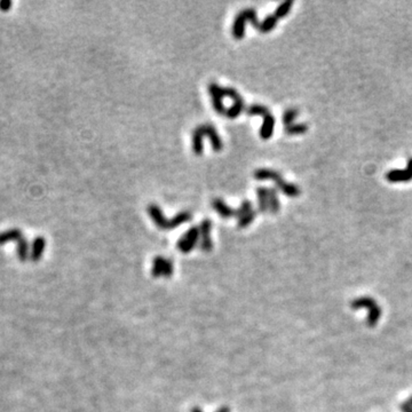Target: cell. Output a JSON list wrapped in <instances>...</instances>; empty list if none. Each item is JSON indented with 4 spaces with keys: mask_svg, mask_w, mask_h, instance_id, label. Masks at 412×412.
Here are the masks:
<instances>
[{
    "mask_svg": "<svg viewBox=\"0 0 412 412\" xmlns=\"http://www.w3.org/2000/svg\"><path fill=\"white\" fill-rule=\"evenodd\" d=\"M204 137H209L212 143V149L216 153H220L223 149V141L217 133L216 128L212 124H202L198 125L191 133V148L196 155H202L204 151L203 141Z\"/></svg>",
    "mask_w": 412,
    "mask_h": 412,
    "instance_id": "obj_1",
    "label": "cell"
},
{
    "mask_svg": "<svg viewBox=\"0 0 412 412\" xmlns=\"http://www.w3.org/2000/svg\"><path fill=\"white\" fill-rule=\"evenodd\" d=\"M147 212L150 216L155 225L161 230H172L181 226L182 223L189 222L191 219V213L188 212V211H182V212L177 213L172 219H167L163 214V211H161L159 205L154 203L148 205Z\"/></svg>",
    "mask_w": 412,
    "mask_h": 412,
    "instance_id": "obj_2",
    "label": "cell"
},
{
    "mask_svg": "<svg viewBox=\"0 0 412 412\" xmlns=\"http://www.w3.org/2000/svg\"><path fill=\"white\" fill-rule=\"evenodd\" d=\"M255 179L256 180H273L283 194L289 197H296L300 195V188L293 183H289L283 179L281 173L270 169H258L255 171Z\"/></svg>",
    "mask_w": 412,
    "mask_h": 412,
    "instance_id": "obj_3",
    "label": "cell"
},
{
    "mask_svg": "<svg viewBox=\"0 0 412 412\" xmlns=\"http://www.w3.org/2000/svg\"><path fill=\"white\" fill-rule=\"evenodd\" d=\"M250 22L251 24L255 26V29H260V24L261 22H259L258 15H256V12L253 8H244L240 11L238 14L235 16V20H234L233 23V36L234 38L237 39V40H240V39L244 38V35H245V23Z\"/></svg>",
    "mask_w": 412,
    "mask_h": 412,
    "instance_id": "obj_4",
    "label": "cell"
},
{
    "mask_svg": "<svg viewBox=\"0 0 412 412\" xmlns=\"http://www.w3.org/2000/svg\"><path fill=\"white\" fill-rule=\"evenodd\" d=\"M199 228L198 227H191L188 229L182 236L180 237L177 243V247L180 252L189 253L193 251L199 243Z\"/></svg>",
    "mask_w": 412,
    "mask_h": 412,
    "instance_id": "obj_5",
    "label": "cell"
},
{
    "mask_svg": "<svg viewBox=\"0 0 412 412\" xmlns=\"http://www.w3.org/2000/svg\"><path fill=\"white\" fill-rule=\"evenodd\" d=\"M209 94L212 98V105L216 113L226 116L227 108L223 104V98H226L223 93V86H220L216 82H211L209 85Z\"/></svg>",
    "mask_w": 412,
    "mask_h": 412,
    "instance_id": "obj_6",
    "label": "cell"
},
{
    "mask_svg": "<svg viewBox=\"0 0 412 412\" xmlns=\"http://www.w3.org/2000/svg\"><path fill=\"white\" fill-rule=\"evenodd\" d=\"M199 249L203 252L209 253L213 250V240L211 237V230H212V221L210 219H204L199 225Z\"/></svg>",
    "mask_w": 412,
    "mask_h": 412,
    "instance_id": "obj_7",
    "label": "cell"
},
{
    "mask_svg": "<svg viewBox=\"0 0 412 412\" xmlns=\"http://www.w3.org/2000/svg\"><path fill=\"white\" fill-rule=\"evenodd\" d=\"M386 179L390 182H401V181L412 180V158L408 161V167L405 170H393L386 174Z\"/></svg>",
    "mask_w": 412,
    "mask_h": 412,
    "instance_id": "obj_8",
    "label": "cell"
},
{
    "mask_svg": "<svg viewBox=\"0 0 412 412\" xmlns=\"http://www.w3.org/2000/svg\"><path fill=\"white\" fill-rule=\"evenodd\" d=\"M212 207L214 209V211H216V212L219 214L220 216L225 217V219L236 216V210L232 209V207H230L228 204H227L225 200L221 199V198L213 199Z\"/></svg>",
    "mask_w": 412,
    "mask_h": 412,
    "instance_id": "obj_9",
    "label": "cell"
},
{
    "mask_svg": "<svg viewBox=\"0 0 412 412\" xmlns=\"http://www.w3.org/2000/svg\"><path fill=\"white\" fill-rule=\"evenodd\" d=\"M275 128V118L270 113L263 116V121L260 128V137L262 140H269L274 133Z\"/></svg>",
    "mask_w": 412,
    "mask_h": 412,
    "instance_id": "obj_10",
    "label": "cell"
},
{
    "mask_svg": "<svg viewBox=\"0 0 412 412\" xmlns=\"http://www.w3.org/2000/svg\"><path fill=\"white\" fill-rule=\"evenodd\" d=\"M46 239L42 236H37L34 239L31 245V253H30V259L34 262H38L39 260L41 259L42 253L45 251L46 247Z\"/></svg>",
    "mask_w": 412,
    "mask_h": 412,
    "instance_id": "obj_11",
    "label": "cell"
},
{
    "mask_svg": "<svg viewBox=\"0 0 412 412\" xmlns=\"http://www.w3.org/2000/svg\"><path fill=\"white\" fill-rule=\"evenodd\" d=\"M256 196H258L259 211L262 213L269 212V194L268 188L259 187L256 189Z\"/></svg>",
    "mask_w": 412,
    "mask_h": 412,
    "instance_id": "obj_12",
    "label": "cell"
},
{
    "mask_svg": "<svg viewBox=\"0 0 412 412\" xmlns=\"http://www.w3.org/2000/svg\"><path fill=\"white\" fill-rule=\"evenodd\" d=\"M22 237H23V234L21 232V229H19V228L8 229V230H6V232L0 233V245H2V244L8 243V242H14V240L19 242Z\"/></svg>",
    "mask_w": 412,
    "mask_h": 412,
    "instance_id": "obj_13",
    "label": "cell"
},
{
    "mask_svg": "<svg viewBox=\"0 0 412 412\" xmlns=\"http://www.w3.org/2000/svg\"><path fill=\"white\" fill-rule=\"evenodd\" d=\"M16 252H18V256L20 261L24 262L28 260L30 256H29V252H30V245H29L28 239L22 237L21 239L18 242V247H16Z\"/></svg>",
    "mask_w": 412,
    "mask_h": 412,
    "instance_id": "obj_14",
    "label": "cell"
},
{
    "mask_svg": "<svg viewBox=\"0 0 412 412\" xmlns=\"http://www.w3.org/2000/svg\"><path fill=\"white\" fill-rule=\"evenodd\" d=\"M268 194H269V212L272 214L278 213L281 205H279L277 189H275V188H268Z\"/></svg>",
    "mask_w": 412,
    "mask_h": 412,
    "instance_id": "obj_15",
    "label": "cell"
},
{
    "mask_svg": "<svg viewBox=\"0 0 412 412\" xmlns=\"http://www.w3.org/2000/svg\"><path fill=\"white\" fill-rule=\"evenodd\" d=\"M277 21H278V19L276 18L274 14L267 16V18L261 22V24H260L259 31L261 32V34H268V32H270L274 28H275L276 24H277Z\"/></svg>",
    "mask_w": 412,
    "mask_h": 412,
    "instance_id": "obj_16",
    "label": "cell"
},
{
    "mask_svg": "<svg viewBox=\"0 0 412 412\" xmlns=\"http://www.w3.org/2000/svg\"><path fill=\"white\" fill-rule=\"evenodd\" d=\"M164 263H165V259L163 258V256L157 255L154 258L153 267H151V275H153L155 278H158V277H160V276H163Z\"/></svg>",
    "mask_w": 412,
    "mask_h": 412,
    "instance_id": "obj_17",
    "label": "cell"
},
{
    "mask_svg": "<svg viewBox=\"0 0 412 412\" xmlns=\"http://www.w3.org/2000/svg\"><path fill=\"white\" fill-rule=\"evenodd\" d=\"M245 113L249 115V116H262L263 117L265 115L270 113V111L268 108L265 107V105L255 103V104L250 105V107H247Z\"/></svg>",
    "mask_w": 412,
    "mask_h": 412,
    "instance_id": "obj_18",
    "label": "cell"
},
{
    "mask_svg": "<svg viewBox=\"0 0 412 412\" xmlns=\"http://www.w3.org/2000/svg\"><path fill=\"white\" fill-rule=\"evenodd\" d=\"M292 5H293L292 0H286V1H283L282 4L279 5L277 8H276V11H275V13H274V15H275L277 19L285 18V16L290 13V11H291Z\"/></svg>",
    "mask_w": 412,
    "mask_h": 412,
    "instance_id": "obj_19",
    "label": "cell"
},
{
    "mask_svg": "<svg viewBox=\"0 0 412 412\" xmlns=\"http://www.w3.org/2000/svg\"><path fill=\"white\" fill-rule=\"evenodd\" d=\"M298 115H299L298 109H288V110H286L282 116V121H283V124L285 125V127L292 125L293 121L295 120V118L298 117Z\"/></svg>",
    "mask_w": 412,
    "mask_h": 412,
    "instance_id": "obj_20",
    "label": "cell"
},
{
    "mask_svg": "<svg viewBox=\"0 0 412 412\" xmlns=\"http://www.w3.org/2000/svg\"><path fill=\"white\" fill-rule=\"evenodd\" d=\"M256 214L258 212L256 211H251L250 213H247L246 216H244L243 217H240V219L237 220V226L239 227V228H246V227H249L251 223L255 221Z\"/></svg>",
    "mask_w": 412,
    "mask_h": 412,
    "instance_id": "obj_21",
    "label": "cell"
},
{
    "mask_svg": "<svg viewBox=\"0 0 412 412\" xmlns=\"http://www.w3.org/2000/svg\"><path fill=\"white\" fill-rule=\"evenodd\" d=\"M253 210H255V209H253V205H252L251 200H249V199L243 200L242 204H240V206L238 207V209L236 210V217H237V220L240 219V217H243L244 216H246L247 213H250Z\"/></svg>",
    "mask_w": 412,
    "mask_h": 412,
    "instance_id": "obj_22",
    "label": "cell"
},
{
    "mask_svg": "<svg viewBox=\"0 0 412 412\" xmlns=\"http://www.w3.org/2000/svg\"><path fill=\"white\" fill-rule=\"evenodd\" d=\"M308 131V126L306 124H292L290 126L285 127L286 134L289 135H296V134H305Z\"/></svg>",
    "mask_w": 412,
    "mask_h": 412,
    "instance_id": "obj_23",
    "label": "cell"
},
{
    "mask_svg": "<svg viewBox=\"0 0 412 412\" xmlns=\"http://www.w3.org/2000/svg\"><path fill=\"white\" fill-rule=\"evenodd\" d=\"M173 272H174V265H173L172 260L165 259L164 270H163V277H165V278H171V277H172V275H173Z\"/></svg>",
    "mask_w": 412,
    "mask_h": 412,
    "instance_id": "obj_24",
    "label": "cell"
},
{
    "mask_svg": "<svg viewBox=\"0 0 412 412\" xmlns=\"http://www.w3.org/2000/svg\"><path fill=\"white\" fill-rule=\"evenodd\" d=\"M12 6H13V2L11 1V0H1V1H0V11L8 12Z\"/></svg>",
    "mask_w": 412,
    "mask_h": 412,
    "instance_id": "obj_25",
    "label": "cell"
},
{
    "mask_svg": "<svg viewBox=\"0 0 412 412\" xmlns=\"http://www.w3.org/2000/svg\"><path fill=\"white\" fill-rule=\"evenodd\" d=\"M216 412H232V410H230L228 407H222V408H220L219 410H216Z\"/></svg>",
    "mask_w": 412,
    "mask_h": 412,
    "instance_id": "obj_26",
    "label": "cell"
},
{
    "mask_svg": "<svg viewBox=\"0 0 412 412\" xmlns=\"http://www.w3.org/2000/svg\"><path fill=\"white\" fill-rule=\"evenodd\" d=\"M190 412H203V410L200 408H198V407H195V408L191 409Z\"/></svg>",
    "mask_w": 412,
    "mask_h": 412,
    "instance_id": "obj_27",
    "label": "cell"
}]
</instances>
